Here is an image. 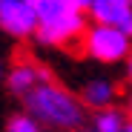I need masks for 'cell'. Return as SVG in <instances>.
<instances>
[{
    "label": "cell",
    "instance_id": "cell-1",
    "mask_svg": "<svg viewBox=\"0 0 132 132\" xmlns=\"http://www.w3.org/2000/svg\"><path fill=\"white\" fill-rule=\"evenodd\" d=\"M23 112H29L40 126H49L57 132H75V129H83L86 103L69 89L49 80V83L35 86L23 98Z\"/></svg>",
    "mask_w": 132,
    "mask_h": 132
},
{
    "label": "cell",
    "instance_id": "cell-2",
    "mask_svg": "<svg viewBox=\"0 0 132 132\" xmlns=\"http://www.w3.org/2000/svg\"><path fill=\"white\" fill-rule=\"evenodd\" d=\"M37 40L46 46H66L86 35V12L72 0H40L37 3Z\"/></svg>",
    "mask_w": 132,
    "mask_h": 132
},
{
    "label": "cell",
    "instance_id": "cell-3",
    "mask_svg": "<svg viewBox=\"0 0 132 132\" xmlns=\"http://www.w3.org/2000/svg\"><path fill=\"white\" fill-rule=\"evenodd\" d=\"M83 52L98 63H121L132 55V37L118 26L92 23L83 35Z\"/></svg>",
    "mask_w": 132,
    "mask_h": 132
},
{
    "label": "cell",
    "instance_id": "cell-4",
    "mask_svg": "<svg viewBox=\"0 0 132 132\" xmlns=\"http://www.w3.org/2000/svg\"><path fill=\"white\" fill-rule=\"evenodd\" d=\"M0 29L12 37L37 35V12L26 0H0Z\"/></svg>",
    "mask_w": 132,
    "mask_h": 132
},
{
    "label": "cell",
    "instance_id": "cell-5",
    "mask_svg": "<svg viewBox=\"0 0 132 132\" xmlns=\"http://www.w3.org/2000/svg\"><path fill=\"white\" fill-rule=\"evenodd\" d=\"M49 80H52L49 72L43 69V66H37V63H17V66H12V72L6 75L9 92L12 95H20V98H26L35 86L49 83Z\"/></svg>",
    "mask_w": 132,
    "mask_h": 132
},
{
    "label": "cell",
    "instance_id": "cell-6",
    "mask_svg": "<svg viewBox=\"0 0 132 132\" xmlns=\"http://www.w3.org/2000/svg\"><path fill=\"white\" fill-rule=\"evenodd\" d=\"M92 23H103V26H123L132 17V3L129 0H95L89 9Z\"/></svg>",
    "mask_w": 132,
    "mask_h": 132
},
{
    "label": "cell",
    "instance_id": "cell-7",
    "mask_svg": "<svg viewBox=\"0 0 132 132\" xmlns=\"http://www.w3.org/2000/svg\"><path fill=\"white\" fill-rule=\"evenodd\" d=\"M115 98H118V89H115V83L106 80V78H92V80H86L83 89H80V101L89 109H95V112L112 106Z\"/></svg>",
    "mask_w": 132,
    "mask_h": 132
},
{
    "label": "cell",
    "instance_id": "cell-8",
    "mask_svg": "<svg viewBox=\"0 0 132 132\" xmlns=\"http://www.w3.org/2000/svg\"><path fill=\"white\" fill-rule=\"evenodd\" d=\"M129 115L118 106H106V109H98L92 115V129L95 132H123L129 126Z\"/></svg>",
    "mask_w": 132,
    "mask_h": 132
},
{
    "label": "cell",
    "instance_id": "cell-9",
    "mask_svg": "<svg viewBox=\"0 0 132 132\" xmlns=\"http://www.w3.org/2000/svg\"><path fill=\"white\" fill-rule=\"evenodd\" d=\"M6 132H43V126L29 115V112H17L6 121Z\"/></svg>",
    "mask_w": 132,
    "mask_h": 132
},
{
    "label": "cell",
    "instance_id": "cell-10",
    "mask_svg": "<svg viewBox=\"0 0 132 132\" xmlns=\"http://www.w3.org/2000/svg\"><path fill=\"white\" fill-rule=\"evenodd\" d=\"M72 3H75V6L80 9V12H89V9H92V3H95V0H72Z\"/></svg>",
    "mask_w": 132,
    "mask_h": 132
},
{
    "label": "cell",
    "instance_id": "cell-11",
    "mask_svg": "<svg viewBox=\"0 0 132 132\" xmlns=\"http://www.w3.org/2000/svg\"><path fill=\"white\" fill-rule=\"evenodd\" d=\"M126 78H129V83H132V55H129V60H126Z\"/></svg>",
    "mask_w": 132,
    "mask_h": 132
},
{
    "label": "cell",
    "instance_id": "cell-12",
    "mask_svg": "<svg viewBox=\"0 0 132 132\" xmlns=\"http://www.w3.org/2000/svg\"><path fill=\"white\" fill-rule=\"evenodd\" d=\"M126 115H129V118H132V95H129V98H126Z\"/></svg>",
    "mask_w": 132,
    "mask_h": 132
},
{
    "label": "cell",
    "instance_id": "cell-13",
    "mask_svg": "<svg viewBox=\"0 0 132 132\" xmlns=\"http://www.w3.org/2000/svg\"><path fill=\"white\" fill-rule=\"evenodd\" d=\"M26 3H29L32 9H37V3H40V0H26Z\"/></svg>",
    "mask_w": 132,
    "mask_h": 132
},
{
    "label": "cell",
    "instance_id": "cell-14",
    "mask_svg": "<svg viewBox=\"0 0 132 132\" xmlns=\"http://www.w3.org/2000/svg\"><path fill=\"white\" fill-rule=\"evenodd\" d=\"M3 75H6V72H3V63H0V80H3Z\"/></svg>",
    "mask_w": 132,
    "mask_h": 132
},
{
    "label": "cell",
    "instance_id": "cell-15",
    "mask_svg": "<svg viewBox=\"0 0 132 132\" xmlns=\"http://www.w3.org/2000/svg\"><path fill=\"white\" fill-rule=\"evenodd\" d=\"M123 132H132V121H129V126H126V129H123Z\"/></svg>",
    "mask_w": 132,
    "mask_h": 132
},
{
    "label": "cell",
    "instance_id": "cell-16",
    "mask_svg": "<svg viewBox=\"0 0 132 132\" xmlns=\"http://www.w3.org/2000/svg\"><path fill=\"white\" fill-rule=\"evenodd\" d=\"M83 132H95V129H83Z\"/></svg>",
    "mask_w": 132,
    "mask_h": 132
},
{
    "label": "cell",
    "instance_id": "cell-17",
    "mask_svg": "<svg viewBox=\"0 0 132 132\" xmlns=\"http://www.w3.org/2000/svg\"><path fill=\"white\" fill-rule=\"evenodd\" d=\"M129 3H132V0H129Z\"/></svg>",
    "mask_w": 132,
    "mask_h": 132
}]
</instances>
